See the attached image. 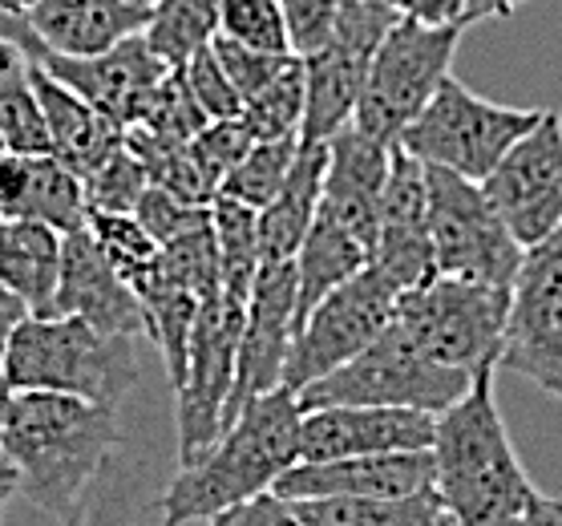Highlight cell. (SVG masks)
I'll return each mask as SVG.
<instances>
[{
    "label": "cell",
    "instance_id": "53",
    "mask_svg": "<svg viewBox=\"0 0 562 526\" xmlns=\"http://www.w3.org/2000/svg\"><path fill=\"white\" fill-rule=\"evenodd\" d=\"M134 4H142V9H154V4H158V0H134Z\"/></svg>",
    "mask_w": 562,
    "mask_h": 526
},
{
    "label": "cell",
    "instance_id": "50",
    "mask_svg": "<svg viewBox=\"0 0 562 526\" xmlns=\"http://www.w3.org/2000/svg\"><path fill=\"white\" fill-rule=\"evenodd\" d=\"M21 494V478H16L13 462L0 454V518H4V511L13 506V499Z\"/></svg>",
    "mask_w": 562,
    "mask_h": 526
},
{
    "label": "cell",
    "instance_id": "30",
    "mask_svg": "<svg viewBox=\"0 0 562 526\" xmlns=\"http://www.w3.org/2000/svg\"><path fill=\"white\" fill-rule=\"evenodd\" d=\"M126 150L142 163L154 191H167L170 199L191 203V206H215L218 194L211 191V182L203 179V170L194 167L191 146H175V142L154 138V134H146L142 126H134V130H126Z\"/></svg>",
    "mask_w": 562,
    "mask_h": 526
},
{
    "label": "cell",
    "instance_id": "43",
    "mask_svg": "<svg viewBox=\"0 0 562 526\" xmlns=\"http://www.w3.org/2000/svg\"><path fill=\"white\" fill-rule=\"evenodd\" d=\"M187 86H191L194 102L203 105V114L211 122H231V117H244V98L235 93V86L227 81L223 65H218L215 49H203L194 61L182 65Z\"/></svg>",
    "mask_w": 562,
    "mask_h": 526
},
{
    "label": "cell",
    "instance_id": "16",
    "mask_svg": "<svg viewBox=\"0 0 562 526\" xmlns=\"http://www.w3.org/2000/svg\"><path fill=\"white\" fill-rule=\"evenodd\" d=\"M372 268L381 271L401 295L417 292V288L437 280L425 167L417 158L405 155L401 146L393 150V170H389V187H384V199H381Z\"/></svg>",
    "mask_w": 562,
    "mask_h": 526
},
{
    "label": "cell",
    "instance_id": "24",
    "mask_svg": "<svg viewBox=\"0 0 562 526\" xmlns=\"http://www.w3.org/2000/svg\"><path fill=\"white\" fill-rule=\"evenodd\" d=\"M61 244L65 235L45 227V223L0 219V283L25 304L29 316L57 312Z\"/></svg>",
    "mask_w": 562,
    "mask_h": 526
},
{
    "label": "cell",
    "instance_id": "15",
    "mask_svg": "<svg viewBox=\"0 0 562 526\" xmlns=\"http://www.w3.org/2000/svg\"><path fill=\"white\" fill-rule=\"evenodd\" d=\"M295 336V264H263L247 300L244 336H239V360H235V393H231V417L251 398H263L271 389H283V365Z\"/></svg>",
    "mask_w": 562,
    "mask_h": 526
},
{
    "label": "cell",
    "instance_id": "44",
    "mask_svg": "<svg viewBox=\"0 0 562 526\" xmlns=\"http://www.w3.org/2000/svg\"><path fill=\"white\" fill-rule=\"evenodd\" d=\"M206 526H304V518L280 494H259V499L239 502V506L215 514Z\"/></svg>",
    "mask_w": 562,
    "mask_h": 526
},
{
    "label": "cell",
    "instance_id": "10",
    "mask_svg": "<svg viewBox=\"0 0 562 526\" xmlns=\"http://www.w3.org/2000/svg\"><path fill=\"white\" fill-rule=\"evenodd\" d=\"M498 369L518 372L562 401V227L522 256L510 283Z\"/></svg>",
    "mask_w": 562,
    "mask_h": 526
},
{
    "label": "cell",
    "instance_id": "17",
    "mask_svg": "<svg viewBox=\"0 0 562 526\" xmlns=\"http://www.w3.org/2000/svg\"><path fill=\"white\" fill-rule=\"evenodd\" d=\"M41 69L122 130H134L146 117L150 98L170 74V65L154 57L142 33L98 57H45Z\"/></svg>",
    "mask_w": 562,
    "mask_h": 526
},
{
    "label": "cell",
    "instance_id": "47",
    "mask_svg": "<svg viewBox=\"0 0 562 526\" xmlns=\"http://www.w3.org/2000/svg\"><path fill=\"white\" fill-rule=\"evenodd\" d=\"M522 526H562V499L535 490L522 511Z\"/></svg>",
    "mask_w": 562,
    "mask_h": 526
},
{
    "label": "cell",
    "instance_id": "48",
    "mask_svg": "<svg viewBox=\"0 0 562 526\" xmlns=\"http://www.w3.org/2000/svg\"><path fill=\"white\" fill-rule=\"evenodd\" d=\"M530 0H465V25H477V21H502V16H514L518 9H526Z\"/></svg>",
    "mask_w": 562,
    "mask_h": 526
},
{
    "label": "cell",
    "instance_id": "34",
    "mask_svg": "<svg viewBox=\"0 0 562 526\" xmlns=\"http://www.w3.org/2000/svg\"><path fill=\"white\" fill-rule=\"evenodd\" d=\"M90 235L110 259V268L130 283V292L162 268V247L154 244L134 215H90Z\"/></svg>",
    "mask_w": 562,
    "mask_h": 526
},
{
    "label": "cell",
    "instance_id": "35",
    "mask_svg": "<svg viewBox=\"0 0 562 526\" xmlns=\"http://www.w3.org/2000/svg\"><path fill=\"white\" fill-rule=\"evenodd\" d=\"M146 134L162 142H175V146H191L206 126H211V117L203 114V105L194 102L191 86H187V74L182 69H170L158 93L150 98V110L146 117L138 122Z\"/></svg>",
    "mask_w": 562,
    "mask_h": 526
},
{
    "label": "cell",
    "instance_id": "3",
    "mask_svg": "<svg viewBox=\"0 0 562 526\" xmlns=\"http://www.w3.org/2000/svg\"><path fill=\"white\" fill-rule=\"evenodd\" d=\"M304 410L292 389H271L251 398L231 417L218 441L194 466H179L158 494L162 526L211 523L215 514L271 494L292 466H300Z\"/></svg>",
    "mask_w": 562,
    "mask_h": 526
},
{
    "label": "cell",
    "instance_id": "38",
    "mask_svg": "<svg viewBox=\"0 0 562 526\" xmlns=\"http://www.w3.org/2000/svg\"><path fill=\"white\" fill-rule=\"evenodd\" d=\"M0 142H4V150H13V155H21V158L53 155L49 130H45V114H41L33 78H29L25 86L0 90Z\"/></svg>",
    "mask_w": 562,
    "mask_h": 526
},
{
    "label": "cell",
    "instance_id": "22",
    "mask_svg": "<svg viewBox=\"0 0 562 526\" xmlns=\"http://www.w3.org/2000/svg\"><path fill=\"white\" fill-rule=\"evenodd\" d=\"M33 90H37L41 114H45L53 158L65 163L81 182L126 146V130L98 114L90 102H81L69 86L49 78L41 65H33Z\"/></svg>",
    "mask_w": 562,
    "mask_h": 526
},
{
    "label": "cell",
    "instance_id": "49",
    "mask_svg": "<svg viewBox=\"0 0 562 526\" xmlns=\"http://www.w3.org/2000/svg\"><path fill=\"white\" fill-rule=\"evenodd\" d=\"M25 321H29V309L16 300L13 292H9V288H4V283H0V352H4V345L13 340V333Z\"/></svg>",
    "mask_w": 562,
    "mask_h": 526
},
{
    "label": "cell",
    "instance_id": "33",
    "mask_svg": "<svg viewBox=\"0 0 562 526\" xmlns=\"http://www.w3.org/2000/svg\"><path fill=\"white\" fill-rule=\"evenodd\" d=\"M304 110H307V78H304V61L295 57L268 90L256 93L244 105V126L256 142L292 138L304 126Z\"/></svg>",
    "mask_w": 562,
    "mask_h": 526
},
{
    "label": "cell",
    "instance_id": "7",
    "mask_svg": "<svg viewBox=\"0 0 562 526\" xmlns=\"http://www.w3.org/2000/svg\"><path fill=\"white\" fill-rule=\"evenodd\" d=\"M461 33L465 29H425L413 21H396L369 65L352 126L364 130L369 138L396 146L449 78Z\"/></svg>",
    "mask_w": 562,
    "mask_h": 526
},
{
    "label": "cell",
    "instance_id": "26",
    "mask_svg": "<svg viewBox=\"0 0 562 526\" xmlns=\"http://www.w3.org/2000/svg\"><path fill=\"white\" fill-rule=\"evenodd\" d=\"M292 506L304 526H458L437 490L409 499H307Z\"/></svg>",
    "mask_w": 562,
    "mask_h": 526
},
{
    "label": "cell",
    "instance_id": "14",
    "mask_svg": "<svg viewBox=\"0 0 562 526\" xmlns=\"http://www.w3.org/2000/svg\"><path fill=\"white\" fill-rule=\"evenodd\" d=\"M437 417L396 405H324L307 410L300 425V462H345L376 454L429 449Z\"/></svg>",
    "mask_w": 562,
    "mask_h": 526
},
{
    "label": "cell",
    "instance_id": "46",
    "mask_svg": "<svg viewBox=\"0 0 562 526\" xmlns=\"http://www.w3.org/2000/svg\"><path fill=\"white\" fill-rule=\"evenodd\" d=\"M29 187V158L0 146V219H16L25 203Z\"/></svg>",
    "mask_w": 562,
    "mask_h": 526
},
{
    "label": "cell",
    "instance_id": "42",
    "mask_svg": "<svg viewBox=\"0 0 562 526\" xmlns=\"http://www.w3.org/2000/svg\"><path fill=\"white\" fill-rule=\"evenodd\" d=\"M134 219H138L142 227L150 232V239L158 247L175 244V239H182V235L199 232V227H206L211 223V206H191V203H179V199H170L167 191H146L142 194L138 211H134Z\"/></svg>",
    "mask_w": 562,
    "mask_h": 526
},
{
    "label": "cell",
    "instance_id": "45",
    "mask_svg": "<svg viewBox=\"0 0 562 526\" xmlns=\"http://www.w3.org/2000/svg\"><path fill=\"white\" fill-rule=\"evenodd\" d=\"M396 21L425 29H465V0H384Z\"/></svg>",
    "mask_w": 562,
    "mask_h": 526
},
{
    "label": "cell",
    "instance_id": "39",
    "mask_svg": "<svg viewBox=\"0 0 562 526\" xmlns=\"http://www.w3.org/2000/svg\"><path fill=\"white\" fill-rule=\"evenodd\" d=\"M256 146V138L247 134L244 117H231V122H211V126L191 142L194 167L203 170V179L211 182V191H223L227 175L247 158V150Z\"/></svg>",
    "mask_w": 562,
    "mask_h": 526
},
{
    "label": "cell",
    "instance_id": "31",
    "mask_svg": "<svg viewBox=\"0 0 562 526\" xmlns=\"http://www.w3.org/2000/svg\"><path fill=\"white\" fill-rule=\"evenodd\" d=\"M61 526H162V518H158V499H142L130 466L110 458L81 511Z\"/></svg>",
    "mask_w": 562,
    "mask_h": 526
},
{
    "label": "cell",
    "instance_id": "4",
    "mask_svg": "<svg viewBox=\"0 0 562 526\" xmlns=\"http://www.w3.org/2000/svg\"><path fill=\"white\" fill-rule=\"evenodd\" d=\"M490 369L465 398L437 417L434 434V490L446 502L458 526H490L502 518H518L535 494L526 466L502 422Z\"/></svg>",
    "mask_w": 562,
    "mask_h": 526
},
{
    "label": "cell",
    "instance_id": "11",
    "mask_svg": "<svg viewBox=\"0 0 562 526\" xmlns=\"http://www.w3.org/2000/svg\"><path fill=\"white\" fill-rule=\"evenodd\" d=\"M396 25V13L384 0H340V21L328 49L304 61L307 110L300 138L328 142L357 117L360 90L369 78V65L381 49L384 33Z\"/></svg>",
    "mask_w": 562,
    "mask_h": 526
},
{
    "label": "cell",
    "instance_id": "40",
    "mask_svg": "<svg viewBox=\"0 0 562 526\" xmlns=\"http://www.w3.org/2000/svg\"><path fill=\"white\" fill-rule=\"evenodd\" d=\"M215 57L218 65H223V74H227V81L235 86V93L244 98V105L256 98V93H263L271 86V81L280 78L283 69L295 61V53H283V57H276V53H256V49H244V45H235V41H223L215 37Z\"/></svg>",
    "mask_w": 562,
    "mask_h": 526
},
{
    "label": "cell",
    "instance_id": "52",
    "mask_svg": "<svg viewBox=\"0 0 562 526\" xmlns=\"http://www.w3.org/2000/svg\"><path fill=\"white\" fill-rule=\"evenodd\" d=\"M490 526H522V514H518V518H502V523H490Z\"/></svg>",
    "mask_w": 562,
    "mask_h": 526
},
{
    "label": "cell",
    "instance_id": "41",
    "mask_svg": "<svg viewBox=\"0 0 562 526\" xmlns=\"http://www.w3.org/2000/svg\"><path fill=\"white\" fill-rule=\"evenodd\" d=\"M288 41L300 61L316 57L328 49L336 37V21H340V0H280Z\"/></svg>",
    "mask_w": 562,
    "mask_h": 526
},
{
    "label": "cell",
    "instance_id": "8",
    "mask_svg": "<svg viewBox=\"0 0 562 526\" xmlns=\"http://www.w3.org/2000/svg\"><path fill=\"white\" fill-rule=\"evenodd\" d=\"M425 191H429L437 276L490 283V288L510 292L526 251L494 211L486 187L449 175V170L425 167Z\"/></svg>",
    "mask_w": 562,
    "mask_h": 526
},
{
    "label": "cell",
    "instance_id": "21",
    "mask_svg": "<svg viewBox=\"0 0 562 526\" xmlns=\"http://www.w3.org/2000/svg\"><path fill=\"white\" fill-rule=\"evenodd\" d=\"M146 21L150 9L134 0H41L29 25L45 57H98L146 33Z\"/></svg>",
    "mask_w": 562,
    "mask_h": 526
},
{
    "label": "cell",
    "instance_id": "9",
    "mask_svg": "<svg viewBox=\"0 0 562 526\" xmlns=\"http://www.w3.org/2000/svg\"><path fill=\"white\" fill-rule=\"evenodd\" d=\"M396 300L401 292L372 264L340 283L333 295H324L316 312L295 328L292 352L283 365V389H292L300 398L304 389L352 365L384 333V324L393 321Z\"/></svg>",
    "mask_w": 562,
    "mask_h": 526
},
{
    "label": "cell",
    "instance_id": "1",
    "mask_svg": "<svg viewBox=\"0 0 562 526\" xmlns=\"http://www.w3.org/2000/svg\"><path fill=\"white\" fill-rule=\"evenodd\" d=\"M510 292L437 276L396 300L393 321L352 365L300 393V410L396 405L441 417L498 369Z\"/></svg>",
    "mask_w": 562,
    "mask_h": 526
},
{
    "label": "cell",
    "instance_id": "36",
    "mask_svg": "<svg viewBox=\"0 0 562 526\" xmlns=\"http://www.w3.org/2000/svg\"><path fill=\"white\" fill-rule=\"evenodd\" d=\"M218 37L235 41L256 53H292L280 0H223L218 9Z\"/></svg>",
    "mask_w": 562,
    "mask_h": 526
},
{
    "label": "cell",
    "instance_id": "13",
    "mask_svg": "<svg viewBox=\"0 0 562 526\" xmlns=\"http://www.w3.org/2000/svg\"><path fill=\"white\" fill-rule=\"evenodd\" d=\"M482 187L522 251L547 244L562 227V110H542Z\"/></svg>",
    "mask_w": 562,
    "mask_h": 526
},
{
    "label": "cell",
    "instance_id": "18",
    "mask_svg": "<svg viewBox=\"0 0 562 526\" xmlns=\"http://www.w3.org/2000/svg\"><path fill=\"white\" fill-rule=\"evenodd\" d=\"M434 490V454H376V458H345V462H300L276 482L271 494L283 502L307 499H409Z\"/></svg>",
    "mask_w": 562,
    "mask_h": 526
},
{
    "label": "cell",
    "instance_id": "12",
    "mask_svg": "<svg viewBox=\"0 0 562 526\" xmlns=\"http://www.w3.org/2000/svg\"><path fill=\"white\" fill-rule=\"evenodd\" d=\"M247 309H231L223 295L199 309L191 336V365L175 389V434H179V466H194L223 434L235 393V360L244 336Z\"/></svg>",
    "mask_w": 562,
    "mask_h": 526
},
{
    "label": "cell",
    "instance_id": "23",
    "mask_svg": "<svg viewBox=\"0 0 562 526\" xmlns=\"http://www.w3.org/2000/svg\"><path fill=\"white\" fill-rule=\"evenodd\" d=\"M324 170H328V142H304L300 138V155L295 167L276 194L268 211H259V259L263 264H295L304 235L324 203Z\"/></svg>",
    "mask_w": 562,
    "mask_h": 526
},
{
    "label": "cell",
    "instance_id": "2",
    "mask_svg": "<svg viewBox=\"0 0 562 526\" xmlns=\"http://www.w3.org/2000/svg\"><path fill=\"white\" fill-rule=\"evenodd\" d=\"M122 446L117 410L65 393H16L0 429V454L25 494L53 523H69Z\"/></svg>",
    "mask_w": 562,
    "mask_h": 526
},
{
    "label": "cell",
    "instance_id": "28",
    "mask_svg": "<svg viewBox=\"0 0 562 526\" xmlns=\"http://www.w3.org/2000/svg\"><path fill=\"white\" fill-rule=\"evenodd\" d=\"M218 9L223 0H158L146 21V45L158 61L182 69L218 37Z\"/></svg>",
    "mask_w": 562,
    "mask_h": 526
},
{
    "label": "cell",
    "instance_id": "37",
    "mask_svg": "<svg viewBox=\"0 0 562 526\" xmlns=\"http://www.w3.org/2000/svg\"><path fill=\"white\" fill-rule=\"evenodd\" d=\"M146 191H150L146 170L122 146L114 158H105L86 179V206H90V215H134Z\"/></svg>",
    "mask_w": 562,
    "mask_h": 526
},
{
    "label": "cell",
    "instance_id": "51",
    "mask_svg": "<svg viewBox=\"0 0 562 526\" xmlns=\"http://www.w3.org/2000/svg\"><path fill=\"white\" fill-rule=\"evenodd\" d=\"M13 398H16V389L9 385V377H4V365H0V429H4V422H9V410H13Z\"/></svg>",
    "mask_w": 562,
    "mask_h": 526
},
{
    "label": "cell",
    "instance_id": "29",
    "mask_svg": "<svg viewBox=\"0 0 562 526\" xmlns=\"http://www.w3.org/2000/svg\"><path fill=\"white\" fill-rule=\"evenodd\" d=\"M29 223H45L53 232H81L90 223V206H86V182L77 179L74 170L57 163L53 155L29 158V187L21 215Z\"/></svg>",
    "mask_w": 562,
    "mask_h": 526
},
{
    "label": "cell",
    "instance_id": "20",
    "mask_svg": "<svg viewBox=\"0 0 562 526\" xmlns=\"http://www.w3.org/2000/svg\"><path fill=\"white\" fill-rule=\"evenodd\" d=\"M393 150L396 146L369 138L357 126H345L328 138V170H324L319 211H328L369 251L376 247V223H381V199L389 187V170H393Z\"/></svg>",
    "mask_w": 562,
    "mask_h": 526
},
{
    "label": "cell",
    "instance_id": "32",
    "mask_svg": "<svg viewBox=\"0 0 562 526\" xmlns=\"http://www.w3.org/2000/svg\"><path fill=\"white\" fill-rule=\"evenodd\" d=\"M295 155H300V134L292 138H280V142H256L247 158L239 167L231 170L227 182H223V191L218 199H231V203L239 206H251V211H268L276 203V194L283 191V182L292 175L295 167Z\"/></svg>",
    "mask_w": 562,
    "mask_h": 526
},
{
    "label": "cell",
    "instance_id": "27",
    "mask_svg": "<svg viewBox=\"0 0 562 526\" xmlns=\"http://www.w3.org/2000/svg\"><path fill=\"white\" fill-rule=\"evenodd\" d=\"M211 223H215V244H218L223 304L247 309L256 276L263 268V259H259V215L251 206H239L231 203V199H215Z\"/></svg>",
    "mask_w": 562,
    "mask_h": 526
},
{
    "label": "cell",
    "instance_id": "6",
    "mask_svg": "<svg viewBox=\"0 0 562 526\" xmlns=\"http://www.w3.org/2000/svg\"><path fill=\"white\" fill-rule=\"evenodd\" d=\"M538 122H542V110L490 102L449 74L441 90L434 93V102L425 105L422 117L401 134L396 146L409 158H417L422 167L486 182L502 158L510 155Z\"/></svg>",
    "mask_w": 562,
    "mask_h": 526
},
{
    "label": "cell",
    "instance_id": "5",
    "mask_svg": "<svg viewBox=\"0 0 562 526\" xmlns=\"http://www.w3.org/2000/svg\"><path fill=\"white\" fill-rule=\"evenodd\" d=\"M16 393H65L117 410L138 385V348L77 316H29L0 352Z\"/></svg>",
    "mask_w": 562,
    "mask_h": 526
},
{
    "label": "cell",
    "instance_id": "25",
    "mask_svg": "<svg viewBox=\"0 0 562 526\" xmlns=\"http://www.w3.org/2000/svg\"><path fill=\"white\" fill-rule=\"evenodd\" d=\"M372 264V251L360 244L357 235L340 227L328 211H319L312 232L304 235V247L295 256V328L316 312L324 295H333L340 283Z\"/></svg>",
    "mask_w": 562,
    "mask_h": 526
},
{
    "label": "cell",
    "instance_id": "19",
    "mask_svg": "<svg viewBox=\"0 0 562 526\" xmlns=\"http://www.w3.org/2000/svg\"><path fill=\"white\" fill-rule=\"evenodd\" d=\"M53 316H77L93 324L105 336H146L138 295L130 283L110 268L98 239L90 235V223L81 232H69L61 244V283H57V312Z\"/></svg>",
    "mask_w": 562,
    "mask_h": 526
},
{
    "label": "cell",
    "instance_id": "54",
    "mask_svg": "<svg viewBox=\"0 0 562 526\" xmlns=\"http://www.w3.org/2000/svg\"><path fill=\"white\" fill-rule=\"evenodd\" d=\"M0 146H4V142H0Z\"/></svg>",
    "mask_w": 562,
    "mask_h": 526
}]
</instances>
